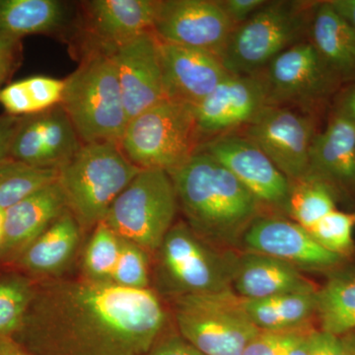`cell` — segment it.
I'll return each mask as SVG.
<instances>
[{
  "label": "cell",
  "mask_w": 355,
  "mask_h": 355,
  "mask_svg": "<svg viewBox=\"0 0 355 355\" xmlns=\"http://www.w3.org/2000/svg\"><path fill=\"white\" fill-rule=\"evenodd\" d=\"M167 323V311L153 288H125L83 277L35 287L13 336L31 355H144Z\"/></svg>",
  "instance_id": "cell-1"
},
{
  "label": "cell",
  "mask_w": 355,
  "mask_h": 355,
  "mask_svg": "<svg viewBox=\"0 0 355 355\" xmlns=\"http://www.w3.org/2000/svg\"><path fill=\"white\" fill-rule=\"evenodd\" d=\"M169 175L187 225L212 246L241 251L245 233L263 214L237 178L200 150Z\"/></svg>",
  "instance_id": "cell-2"
},
{
  "label": "cell",
  "mask_w": 355,
  "mask_h": 355,
  "mask_svg": "<svg viewBox=\"0 0 355 355\" xmlns=\"http://www.w3.org/2000/svg\"><path fill=\"white\" fill-rule=\"evenodd\" d=\"M60 105L83 144H120L128 119L108 51L86 49L78 67L64 79Z\"/></svg>",
  "instance_id": "cell-3"
},
{
  "label": "cell",
  "mask_w": 355,
  "mask_h": 355,
  "mask_svg": "<svg viewBox=\"0 0 355 355\" xmlns=\"http://www.w3.org/2000/svg\"><path fill=\"white\" fill-rule=\"evenodd\" d=\"M238 252L212 246L184 220L175 222L153 254V291L172 301L232 288Z\"/></svg>",
  "instance_id": "cell-4"
},
{
  "label": "cell",
  "mask_w": 355,
  "mask_h": 355,
  "mask_svg": "<svg viewBox=\"0 0 355 355\" xmlns=\"http://www.w3.org/2000/svg\"><path fill=\"white\" fill-rule=\"evenodd\" d=\"M58 171L67 209L81 229H90L105 218L141 169L125 157L119 144L95 142L83 144Z\"/></svg>",
  "instance_id": "cell-5"
},
{
  "label": "cell",
  "mask_w": 355,
  "mask_h": 355,
  "mask_svg": "<svg viewBox=\"0 0 355 355\" xmlns=\"http://www.w3.org/2000/svg\"><path fill=\"white\" fill-rule=\"evenodd\" d=\"M195 107L164 100L128 121L120 146L139 169L174 172L200 148Z\"/></svg>",
  "instance_id": "cell-6"
},
{
  "label": "cell",
  "mask_w": 355,
  "mask_h": 355,
  "mask_svg": "<svg viewBox=\"0 0 355 355\" xmlns=\"http://www.w3.org/2000/svg\"><path fill=\"white\" fill-rule=\"evenodd\" d=\"M177 331L203 355H242L260 333L232 288L171 301Z\"/></svg>",
  "instance_id": "cell-7"
},
{
  "label": "cell",
  "mask_w": 355,
  "mask_h": 355,
  "mask_svg": "<svg viewBox=\"0 0 355 355\" xmlns=\"http://www.w3.org/2000/svg\"><path fill=\"white\" fill-rule=\"evenodd\" d=\"M307 8L302 1H266L231 33L219 57L224 67L232 76L260 73L277 55L300 43Z\"/></svg>",
  "instance_id": "cell-8"
},
{
  "label": "cell",
  "mask_w": 355,
  "mask_h": 355,
  "mask_svg": "<svg viewBox=\"0 0 355 355\" xmlns=\"http://www.w3.org/2000/svg\"><path fill=\"white\" fill-rule=\"evenodd\" d=\"M178 209L170 175L162 170H141L116 198L102 221L121 239L154 254L174 225Z\"/></svg>",
  "instance_id": "cell-9"
},
{
  "label": "cell",
  "mask_w": 355,
  "mask_h": 355,
  "mask_svg": "<svg viewBox=\"0 0 355 355\" xmlns=\"http://www.w3.org/2000/svg\"><path fill=\"white\" fill-rule=\"evenodd\" d=\"M246 137L254 142L289 180L309 175L313 123L305 114L268 105L248 123Z\"/></svg>",
  "instance_id": "cell-10"
},
{
  "label": "cell",
  "mask_w": 355,
  "mask_h": 355,
  "mask_svg": "<svg viewBox=\"0 0 355 355\" xmlns=\"http://www.w3.org/2000/svg\"><path fill=\"white\" fill-rule=\"evenodd\" d=\"M235 26L214 0H158L153 33L160 41L220 57Z\"/></svg>",
  "instance_id": "cell-11"
},
{
  "label": "cell",
  "mask_w": 355,
  "mask_h": 355,
  "mask_svg": "<svg viewBox=\"0 0 355 355\" xmlns=\"http://www.w3.org/2000/svg\"><path fill=\"white\" fill-rule=\"evenodd\" d=\"M198 150L209 154L232 173L261 207L286 209L291 181L246 137L219 135L200 144Z\"/></svg>",
  "instance_id": "cell-12"
},
{
  "label": "cell",
  "mask_w": 355,
  "mask_h": 355,
  "mask_svg": "<svg viewBox=\"0 0 355 355\" xmlns=\"http://www.w3.org/2000/svg\"><path fill=\"white\" fill-rule=\"evenodd\" d=\"M241 251L272 257L301 272H330L345 260L322 247L307 229L277 216H259L245 233Z\"/></svg>",
  "instance_id": "cell-13"
},
{
  "label": "cell",
  "mask_w": 355,
  "mask_h": 355,
  "mask_svg": "<svg viewBox=\"0 0 355 355\" xmlns=\"http://www.w3.org/2000/svg\"><path fill=\"white\" fill-rule=\"evenodd\" d=\"M108 53L116 64L128 121L168 100L159 39L153 31L144 33Z\"/></svg>",
  "instance_id": "cell-14"
},
{
  "label": "cell",
  "mask_w": 355,
  "mask_h": 355,
  "mask_svg": "<svg viewBox=\"0 0 355 355\" xmlns=\"http://www.w3.org/2000/svg\"><path fill=\"white\" fill-rule=\"evenodd\" d=\"M83 146L62 105L23 116L9 157L25 164L58 169Z\"/></svg>",
  "instance_id": "cell-15"
},
{
  "label": "cell",
  "mask_w": 355,
  "mask_h": 355,
  "mask_svg": "<svg viewBox=\"0 0 355 355\" xmlns=\"http://www.w3.org/2000/svg\"><path fill=\"white\" fill-rule=\"evenodd\" d=\"M328 67L311 42L287 49L263 69L268 105L314 102L328 86Z\"/></svg>",
  "instance_id": "cell-16"
},
{
  "label": "cell",
  "mask_w": 355,
  "mask_h": 355,
  "mask_svg": "<svg viewBox=\"0 0 355 355\" xmlns=\"http://www.w3.org/2000/svg\"><path fill=\"white\" fill-rule=\"evenodd\" d=\"M268 105L260 74L230 76L195 107L200 137L227 135L233 128L248 125Z\"/></svg>",
  "instance_id": "cell-17"
},
{
  "label": "cell",
  "mask_w": 355,
  "mask_h": 355,
  "mask_svg": "<svg viewBox=\"0 0 355 355\" xmlns=\"http://www.w3.org/2000/svg\"><path fill=\"white\" fill-rule=\"evenodd\" d=\"M166 97L197 107L227 77L220 58L207 51L159 40Z\"/></svg>",
  "instance_id": "cell-18"
},
{
  "label": "cell",
  "mask_w": 355,
  "mask_h": 355,
  "mask_svg": "<svg viewBox=\"0 0 355 355\" xmlns=\"http://www.w3.org/2000/svg\"><path fill=\"white\" fill-rule=\"evenodd\" d=\"M156 0H90L81 4L90 44L86 49L111 51L153 31Z\"/></svg>",
  "instance_id": "cell-19"
},
{
  "label": "cell",
  "mask_w": 355,
  "mask_h": 355,
  "mask_svg": "<svg viewBox=\"0 0 355 355\" xmlns=\"http://www.w3.org/2000/svg\"><path fill=\"white\" fill-rule=\"evenodd\" d=\"M231 287L244 300H261L280 294L317 288L293 266L250 251L238 252Z\"/></svg>",
  "instance_id": "cell-20"
},
{
  "label": "cell",
  "mask_w": 355,
  "mask_h": 355,
  "mask_svg": "<svg viewBox=\"0 0 355 355\" xmlns=\"http://www.w3.org/2000/svg\"><path fill=\"white\" fill-rule=\"evenodd\" d=\"M67 209L58 180L6 210L0 253L24 252Z\"/></svg>",
  "instance_id": "cell-21"
},
{
  "label": "cell",
  "mask_w": 355,
  "mask_h": 355,
  "mask_svg": "<svg viewBox=\"0 0 355 355\" xmlns=\"http://www.w3.org/2000/svg\"><path fill=\"white\" fill-rule=\"evenodd\" d=\"M326 181H355V123L340 116L314 137L310 149V172Z\"/></svg>",
  "instance_id": "cell-22"
},
{
  "label": "cell",
  "mask_w": 355,
  "mask_h": 355,
  "mask_svg": "<svg viewBox=\"0 0 355 355\" xmlns=\"http://www.w3.org/2000/svg\"><path fill=\"white\" fill-rule=\"evenodd\" d=\"M318 287L261 300H244L248 316L263 331L308 330L317 319Z\"/></svg>",
  "instance_id": "cell-23"
},
{
  "label": "cell",
  "mask_w": 355,
  "mask_h": 355,
  "mask_svg": "<svg viewBox=\"0 0 355 355\" xmlns=\"http://www.w3.org/2000/svg\"><path fill=\"white\" fill-rule=\"evenodd\" d=\"M81 230L71 212L67 210L26 248L21 254V266L38 275L62 272L76 254Z\"/></svg>",
  "instance_id": "cell-24"
},
{
  "label": "cell",
  "mask_w": 355,
  "mask_h": 355,
  "mask_svg": "<svg viewBox=\"0 0 355 355\" xmlns=\"http://www.w3.org/2000/svg\"><path fill=\"white\" fill-rule=\"evenodd\" d=\"M70 6L60 0H0V31L22 39L53 34L69 24Z\"/></svg>",
  "instance_id": "cell-25"
},
{
  "label": "cell",
  "mask_w": 355,
  "mask_h": 355,
  "mask_svg": "<svg viewBox=\"0 0 355 355\" xmlns=\"http://www.w3.org/2000/svg\"><path fill=\"white\" fill-rule=\"evenodd\" d=\"M311 35V44L329 67L345 74L354 73L355 30L329 2L315 10Z\"/></svg>",
  "instance_id": "cell-26"
},
{
  "label": "cell",
  "mask_w": 355,
  "mask_h": 355,
  "mask_svg": "<svg viewBox=\"0 0 355 355\" xmlns=\"http://www.w3.org/2000/svg\"><path fill=\"white\" fill-rule=\"evenodd\" d=\"M329 273L318 288L317 319L321 330L345 336L355 331V268L340 266Z\"/></svg>",
  "instance_id": "cell-27"
},
{
  "label": "cell",
  "mask_w": 355,
  "mask_h": 355,
  "mask_svg": "<svg viewBox=\"0 0 355 355\" xmlns=\"http://www.w3.org/2000/svg\"><path fill=\"white\" fill-rule=\"evenodd\" d=\"M335 209L333 193L324 180L308 175L291 182L284 211L299 225L309 230L320 219Z\"/></svg>",
  "instance_id": "cell-28"
},
{
  "label": "cell",
  "mask_w": 355,
  "mask_h": 355,
  "mask_svg": "<svg viewBox=\"0 0 355 355\" xmlns=\"http://www.w3.org/2000/svg\"><path fill=\"white\" fill-rule=\"evenodd\" d=\"M58 169L25 164L8 157L0 162V207L8 209L58 180Z\"/></svg>",
  "instance_id": "cell-29"
},
{
  "label": "cell",
  "mask_w": 355,
  "mask_h": 355,
  "mask_svg": "<svg viewBox=\"0 0 355 355\" xmlns=\"http://www.w3.org/2000/svg\"><path fill=\"white\" fill-rule=\"evenodd\" d=\"M121 251V238L99 222L93 230L83 256V277L95 282L111 284Z\"/></svg>",
  "instance_id": "cell-30"
},
{
  "label": "cell",
  "mask_w": 355,
  "mask_h": 355,
  "mask_svg": "<svg viewBox=\"0 0 355 355\" xmlns=\"http://www.w3.org/2000/svg\"><path fill=\"white\" fill-rule=\"evenodd\" d=\"M35 287L29 279L20 275L0 279V336H14L19 330Z\"/></svg>",
  "instance_id": "cell-31"
},
{
  "label": "cell",
  "mask_w": 355,
  "mask_h": 355,
  "mask_svg": "<svg viewBox=\"0 0 355 355\" xmlns=\"http://www.w3.org/2000/svg\"><path fill=\"white\" fill-rule=\"evenodd\" d=\"M354 216L333 210L309 229L312 237L331 253L347 259L354 252Z\"/></svg>",
  "instance_id": "cell-32"
},
{
  "label": "cell",
  "mask_w": 355,
  "mask_h": 355,
  "mask_svg": "<svg viewBox=\"0 0 355 355\" xmlns=\"http://www.w3.org/2000/svg\"><path fill=\"white\" fill-rule=\"evenodd\" d=\"M149 254L132 243L121 239V251L111 284L130 289L150 288Z\"/></svg>",
  "instance_id": "cell-33"
},
{
  "label": "cell",
  "mask_w": 355,
  "mask_h": 355,
  "mask_svg": "<svg viewBox=\"0 0 355 355\" xmlns=\"http://www.w3.org/2000/svg\"><path fill=\"white\" fill-rule=\"evenodd\" d=\"M36 113L60 104L64 94V79L46 76H34L22 79Z\"/></svg>",
  "instance_id": "cell-34"
},
{
  "label": "cell",
  "mask_w": 355,
  "mask_h": 355,
  "mask_svg": "<svg viewBox=\"0 0 355 355\" xmlns=\"http://www.w3.org/2000/svg\"><path fill=\"white\" fill-rule=\"evenodd\" d=\"M313 329L287 331H263L248 345L242 355H286L296 340Z\"/></svg>",
  "instance_id": "cell-35"
},
{
  "label": "cell",
  "mask_w": 355,
  "mask_h": 355,
  "mask_svg": "<svg viewBox=\"0 0 355 355\" xmlns=\"http://www.w3.org/2000/svg\"><path fill=\"white\" fill-rule=\"evenodd\" d=\"M309 355H350L342 336L321 329H313L307 336Z\"/></svg>",
  "instance_id": "cell-36"
},
{
  "label": "cell",
  "mask_w": 355,
  "mask_h": 355,
  "mask_svg": "<svg viewBox=\"0 0 355 355\" xmlns=\"http://www.w3.org/2000/svg\"><path fill=\"white\" fill-rule=\"evenodd\" d=\"M19 37L0 31V89L13 73L21 57L22 42Z\"/></svg>",
  "instance_id": "cell-37"
},
{
  "label": "cell",
  "mask_w": 355,
  "mask_h": 355,
  "mask_svg": "<svg viewBox=\"0 0 355 355\" xmlns=\"http://www.w3.org/2000/svg\"><path fill=\"white\" fill-rule=\"evenodd\" d=\"M144 355H203L178 331L163 334Z\"/></svg>",
  "instance_id": "cell-38"
},
{
  "label": "cell",
  "mask_w": 355,
  "mask_h": 355,
  "mask_svg": "<svg viewBox=\"0 0 355 355\" xmlns=\"http://www.w3.org/2000/svg\"><path fill=\"white\" fill-rule=\"evenodd\" d=\"M219 6L236 26L249 19L266 3V0H222Z\"/></svg>",
  "instance_id": "cell-39"
},
{
  "label": "cell",
  "mask_w": 355,
  "mask_h": 355,
  "mask_svg": "<svg viewBox=\"0 0 355 355\" xmlns=\"http://www.w3.org/2000/svg\"><path fill=\"white\" fill-rule=\"evenodd\" d=\"M23 116L3 114L0 116V162L9 157L14 137Z\"/></svg>",
  "instance_id": "cell-40"
},
{
  "label": "cell",
  "mask_w": 355,
  "mask_h": 355,
  "mask_svg": "<svg viewBox=\"0 0 355 355\" xmlns=\"http://www.w3.org/2000/svg\"><path fill=\"white\" fill-rule=\"evenodd\" d=\"M329 3L355 30V0H333Z\"/></svg>",
  "instance_id": "cell-41"
},
{
  "label": "cell",
  "mask_w": 355,
  "mask_h": 355,
  "mask_svg": "<svg viewBox=\"0 0 355 355\" xmlns=\"http://www.w3.org/2000/svg\"><path fill=\"white\" fill-rule=\"evenodd\" d=\"M311 331L301 336L300 338L291 345V349L286 352V355H309V352H308L307 336Z\"/></svg>",
  "instance_id": "cell-42"
},
{
  "label": "cell",
  "mask_w": 355,
  "mask_h": 355,
  "mask_svg": "<svg viewBox=\"0 0 355 355\" xmlns=\"http://www.w3.org/2000/svg\"><path fill=\"white\" fill-rule=\"evenodd\" d=\"M343 116H347L350 121L355 123V91L347 98L345 104V114Z\"/></svg>",
  "instance_id": "cell-43"
},
{
  "label": "cell",
  "mask_w": 355,
  "mask_h": 355,
  "mask_svg": "<svg viewBox=\"0 0 355 355\" xmlns=\"http://www.w3.org/2000/svg\"><path fill=\"white\" fill-rule=\"evenodd\" d=\"M0 355H31L29 352H23L17 347H14L13 345H8V343H1L0 345Z\"/></svg>",
  "instance_id": "cell-44"
},
{
  "label": "cell",
  "mask_w": 355,
  "mask_h": 355,
  "mask_svg": "<svg viewBox=\"0 0 355 355\" xmlns=\"http://www.w3.org/2000/svg\"><path fill=\"white\" fill-rule=\"evenodd\" d=\"M343 340H345V343H347V347H349V354L355 355V347L354 343H352V340H350L349 336L347 335L342 336Z\"/></svg>",
  "instance_id": "cell-45"
},
{
  "label": "cell",
  "mask_w": 355,
  "mask_h": 355,
  "mask_svg": "<svg viewBox=\"0 0 355 355\" xmlns=\"http://www.w3.org/2000/svg\"><path fill=\"white\" fill-rule=\"evenodd\" d=\"M4 218H6V209L0 207V226H3Z\"/></svg>",
  "instance_id": "cell-46"
},
{
  "label": "cell",
  "mask_w": 355,
  "mask_h": 355,
  "mask_svg": "<svg viewBox=\"0 0 355 355\" xmlns=\"http://www.w3.org/2000/svg\"><path fill=\"white\" fill-rule=\"evenodd\" d=\"M3 243V226H0V248L2 246Z\"/></svg>",
  "instance_id": "cell-47"
},
{
  "label": "cell",
  "mask_w": 355,
  "mask_h": 355,
  "mask_svg": "<svg viewBox=\"0 0 355 355\" xmlns=\"http://www.w3.org/2000/svg\"><path fill=\"white\" fill-rule=\"evenodd\" d=\"M347 335L349 336L350 340H352V342L354 343L355 347V331H352V333L347 334Z\"/></svg>",
  "instance_id": "cell-48"
},
{
  "label": "cell",
  "mask_w": 355,
  "mask_h": 355,
  "mask_svg": "<svg viewBox=\"0 0 355 355\" xmlns=\"http://www.w3.org/2000/svg\"><path fill=\"white\" fill-rule=\"evenodd\" d=\"M354 218H355V216H354Z\"/></svg>",
  "instance_id": "cell-49"
}]
</instances>
